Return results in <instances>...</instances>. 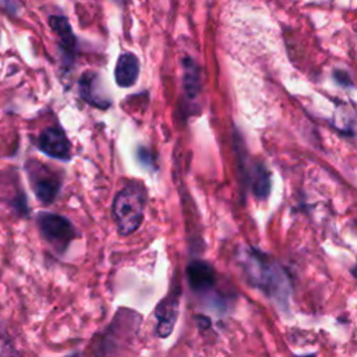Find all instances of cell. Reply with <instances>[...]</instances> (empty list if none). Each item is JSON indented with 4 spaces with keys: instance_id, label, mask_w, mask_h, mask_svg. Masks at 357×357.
Listing matches in <instances>:
<instances>
[{
    "instance_id": "cell-13",
    "label": "cell",
    "mask_w": 357,
    "mask_h": 357,
    "mask_svg": "<svg viewBox=\"0 0 357 357\" xmlns=\"http://www.w3.org/2000/svg\"><path fill=\"white\" fill-rule=\"evenodd\" d=\"M0 357H20L13 342L3 333H0Z\"/></svg>"
},
{
    "instance_id": "cell-1",
    "label": "cell",
    "mask_w": 357,
    "mask_h": 357,
    "mask_svg": "<svg viewBox=\"0 0 357 357\" xmlns=\"http://www.w3.org/2000/svg\"><path fill=\"white\" fill-rule=\"evenodd\" d=\"M243 264L251 282H254L271 297H275L278 303H287L290 286L289 279L280 266L266 262L255 250L247 251Z\"/></svg>"
},
{
    "instance_id": "cell-19",
    "label": "cell",
    "mask_w": 357,
    "mask_h": 357,
    "mask_svg": "<svg viewBox=\"0 0 357 357\" xmlns=\"http://www.w3.org/2000/svg\"><path fill=\"white\" fill-rule=\"evenodd\" d=\"M68 357H78L77 354H71V356H68Z\"/></svg>"
},
{
    "instance_id": "cell-7",
    "label": "cell",
    "mask_w": 357,
    "mask_h": 357,
    "mask_svg": "<svg viewBox=\"0 0 357 357\" xmlns=\"http://www.w3.org/2000/svg\"><path fill=\"white\" fill-rule=\"evenodd\" d=\"M78 88H79V96L91 106L106 110L110 107L112 102L110 98L107 96L105 86L102 84L100 75L96 71H85L79 81H78Z\"/></svg>"
},
{
    "instance_id": "cell-11",
    "label": "cell",
    "mask_w": 357,
    "mask_h": 357,
    "mask_svg": "<svg viewBox=\"0 0 357 357\" xmlns=\"http://www.w3.org/2000/svg\"><path fill=\"white\" fill-rule=\"evenodd\" d=\"M183 88L187 102H195L201 93V71L191 57L183 59Z\"/></svg>"
},
{
    "instance_id": "cell-8",
    "label": "cell",
    "mask_w": 357,
    "mask_h": 357,
    "mask_svg": "<svg viewBox=\"0 0 357 357\" xmlns=\"http://www.w3.org/2000/svg\"><path fill=\"white\" fill-rule=\"evenodd\" d=\"M178 300H180V291L176 289L172 291L167 297H165L156 307L155 315L158 319L156 332L160 337H167L177 321L178 317Z\"/></svg>"
},
{
    "instance_id": "cell-10",
    "label": "cell",
    "mask_w": 357,
    "mask_h": 357,
    "mask_svg": "<svg viewBox=\"0 0 357 357\" xmlns=\"http://www.w3.org/2000/svg\"><path fill=\"white\" fill-rule=\"evenodd\" d=\"M139 74V61L134 53H123L116 61L114 81L121 88L132 86Z\"/></svg>"
},
{
    "instance_id": "cell-12",
    "label": "cell",
    "mask_w": 357,
    "mask_h": 357,
    "mask_svg": "<svg viewBox=\"0 0 357 357\" xmlns=\"http://www.w3.org/2000/svg\"><path fill=\"white\" fill-rule=\"evenodd\" d=\"M252 192L258 199H265L271 191V176L262 163L254 166L252 173Z\"/></svg>"
},
{
    "instance_id": "cell-6",
    "label": "cell",
    "mask_w": 357,
    "mask_h": 357,
    "mask_svg": "<svg viewBox=\"0 0 357 357\" xmlns=\"http://www.w3.org/2000/svg\"><path fill=\"white\" fill-rule=\"evenodd\" d=\"M38 148L59 160L71 159V144L60 127H47L38 137Z\"/></svg>"
},
{
    "instance_id": "cell-14",
    "label": "cell",
    "mask_w": 357,
    "mask_h": 357,
    "mask_svg": "<svg viewBox=\"0 0 357 357\" xmlns=\"http://www.w3.org/2000/svg\"><path fill=\"white\" fill-rule=\"evenodd\" d=\"M332 75H333L335 81H336L339 85H342V86H351V85H353V79H351V77H350V75H349V73H347V71H344V70L335 68V70H333V73H332Z\"/></svg>"
},
{
    "instance_id": "cell-15",
    "label": "cell",
    "mask_w": 357,
    "mask_h": 357,
    "mask_svg": "<svg viewBox=\"0 0 357 357\" xmlns=\"http://www.w3.org/2000/svg\"><path fill=\"white\" fill-rule=\"evenodd\" d=\"M138 159H139L142 163L151 165V162H152L151 152H149L148 149H145V148H139V149H138Z\"/></svg>"
},
{
    "instance_id": "cell-18",
    "label": "cell",
    "mask_w": 357,
    "mask_h": 357,
    "mask_svg": "<svg viewBox=\"0 0 357 357\" xmlns=\"http://www.w3.org/2000/svg\"><path fill=\"white\" fill-rule=\"evenodd\" d=\"M303 357H315V356H312V354H310V356H303Z\"/></svg>"
},
{
    "instance_id": "cell-4",
    "label": "cell",
    "mask_w": 357,
    "mask_h": 357,
    "mask_svg": "<svg viewBox=\"0 0 357 357\" xmlns=\"http://www.w3.org/2000/svg\"><path fill=\"white\" fill-rule=\"evenodd\" d=\"M42 236L60 252H63L75 237L73 223L57 213L40 212L36 218Z\"/></svg>"
},
{
    "instance_id": "cell-17",
    "label": "cell",
    "mask_w": 357,
    "mask_h": 357,
    "mask_svg": "<svg viewBox=\"0 0 357 357\" xmlns=\"http://www.w3.org/2000/svg\"><path fill=\"white\" fill-rule=\"evenodd\" d=\"M114 3H117V4H120V6H123V4H126L127 3V0H113Z\"/></svg>"
},
{
    "instance_id": "cell-3",
    "label": "cell",
    "mask_w": 357,
    "mask_h": 357,
    "mask_svg": "<svg viewBox=\"0 0 357 357\" xmlns=\"http://www.w3.org/2000/svg\"><path fill=\"white\" fill-rule=\"evenodd\" d=\"M25 170L36 198L43 204L53 202L61 188L60 172L36 159L26 160Z\"/></svg>"
},
{
    "instance_id": "cell-5",
    "label": "cell",
    "mask_w": 357,
    "mask_h": 357,
    "mask_svg": "<svg viewBox=\"0 0 357 357\" xmlns=\"http://www.w3.org/2000/svg\"><path fill=\"white\" fill-rule=\"evenodd\" d=\"M49 26L57 36L61 64L64 68L70 70L74 66L77 53V38L73 32V28L64 15H50Z\"/></svg>"
},
{
    "instance_id": "cell-16",
    "label": "cell",
    "mask_w": 357,
    "mask_h": 357,
    "mask_svg": "<svg viewBox=\"0 0 357 357\" xmlns=\"http://www.w3.org/2000/svg\"><path fill=\"white\" fill-rule=\"evenodd\" d=\"M351 273H353V276H354V279H357V265L353 268V271H351Z\"/></svg>"
},
{
    "instance_id": "cell-9",
    "label": "cell",
    "mask_w": 357,
    "mask_h": 357,
    "mask_svg": "<svg viewBox=\"0 0 357 357\" xmlns=\"http://www.w3.org/2000/svg\"><path fill=\"white\" fill-rule=\"evenodd\" d=\"M187 279L192 290L195 291H205L215 284L216 275L215 269L211 264L205 261H192L188 264L187 269Z\"/></svg>"
},
{
    "instance_id": "cell-2",
    "label": "cell",
    "mask_w": 357,
    "mask_h": 357,
    "mask_svg": "<svg viewBox=\"0 0 357 357\" xmlns=\"http://www.w3.org/2000/svg\"><path fill=\"white\" fill-rule=\"evenodd\" d=\"M146 202V190L141 181L132 180L127 183L114 197L113 216L117 230L121 236L134 233L144 218Z\"/></svg>"
}]
</instances>
